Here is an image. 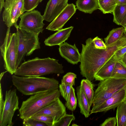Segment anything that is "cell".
<instances>
[{
    "label": "cell",
    "instance_id": "277c9868",
    "mask_svg": "<svg viewBox=\"0 0 126 126\" xmlns=\"http://www.w3.org/2000/svg\"><path fill=\"white\" fill-rule=\"evenodd\" d=\"M18 41L16 33H12L8 28L4 42L0 47L4 68L11 75L16 72L17 66Z\"/></svg>",
    "mask_w": 126,
    "mask_h": 126
},
{
    "label": "cell",
    "instance_id": "7c38bea8",
    "mask_svg": "<svg viewBox=\"0 0 126 126\" xmlns=\"http://www.w3.org/2000/svg\"><path fill=\"white\" fill-rule=\"evenodd\" d=\"M77 8L73 3L68 4L65 8L46 27L52 31H58L63 26L76 12Z\"/></svg>",
    "mask_w": 126,
    "mask_h": 126
},
{
    "label": "cell",
    "instance_id": "4dcf8cb0",
    "mask_svg": "<svg viewBox=\"0 0 126 126\" xmlns=\"http://www.w3.org/2000/svg\"><path fill=\"white\" fill-rule=\"evenodd\" d=\"M23 125L24 126H46L45 123L37 121L31 118L23 120Z\"/></svg>",
    "mask_w": 126,
    "mask_h": 126
},
{
    "label": "cell",
    "instance_id": "e0dca14e",
    "mask_svg": "<svg viewBox=\"0 0 126 126\" xmlns=\"http://www.w3.org/2000/svg\"><path fill=\"white\" fill-rule=\"evenodd\" d=\"M77 98L80 112L86 118L88 117L90 114V107L87 98L80 85L76 88Z\"/></svg>",
    "mask_w": 126,
    "mask_h": 126
},
{
    "label": "cell",
    "instance_id": "52a82bcc",
    "mask_svg": "<svg viewBox=\"0 0 126 126\" xmlns=\"http://www.w3.org/2000/svg\"><path fill=\"white\" fill-rule=\"evenodd\" d=\"M2 17L4 24L8 28L13 26L18 28L17 21L25 11L24 0H5Z\"/></svg>",
    "mask_w": 126,
    "mask_h": 126
},
{
    "label": "cell",
    "instance_id": "d6a6232c",
    "mask_svg": "<svg viewBox=\"0 0 126 126\" xmlns=\"http://www.w3.org/2000/svg\"><path fill=\"white\" fill-rule=\"evenodd\" d=\"M117 124V120L116 117H111L106 119L100 126H115Z\"/></svg>",
    "mask_w": 126,
    "mask_h": 126
},
{
    "label": "cell",
    "instance_id": "4fadbf2b",
    "mask_svg": "<svg viewBox=\"0 0 126 126\" xmlns=\"http://www.w3.org/2000/svg\"><path fill=\"white\" fill-rule=\"evenodd\" d=\"M68 0H49L43 16L48 22L53 20L68 4Z\"/></svg>",
    "mask_w": 126,
    "mask_h": 126
},
{
    "label": "cell",
    "instance_id": "83f0119b",
    "mask_svg": "<svg viewBox=\"0 0 126 126\" xmlns=\"http://www.w3.org/2000/svg\"><path fill=\"white\" fill-rule=\"evenodd\" d=\"M72 86L70 85L62 83L59 85V88L60 94L66 101L68 100Z\"/></svg>",
    "mask_w": 126,
    "mask_h": 126
},
{
    "label": "cell",
    "instance_id": "5b68a950",
    "mask_svg": "<svg viewBox=\"0 0 126 126\" xmlns=\"http://www.w3.org/2000/svg\"><path fill=\"white\" fill-rule=\"evenodd\" d=\"M94 92L92 108L101 104L114 94L126 86V79L110 77L100 81Z\"/></svg>",
    "mask_w": 126,
    "mask_h": 126
},
{
    "label": "cell",
    "instance_id": "ffe728a7",
    "mask_svg": "<svg viewBox=\"0 0 126 126\" xmlns=\"http://www.w3.org/2000/svg\"><path fill=\"white\" fill-rule=\"evenodd\" d=\"M124 28L123 27L113 29L109 32L107 36L104 39L106 46L115 43L124 35Z\"/></svg>",
    "mask_w": 126,
    "mask_h": 126
},
{
    "label": "cell",
    "instance_id": "f35d334b",
    "mask_svg": "<svg viewBox=\"0 0 126 126\" xmlns=\"http://www.w3.org/2000/svg\"><path fill=\"white\" fill-rule=\"evenodd\" d=\"M7 71H5V72H3L2 73H1L0 74V81H1V80L2 78V77L3 76V75H4V74L6 73V72H7Z\"/></svg>",
    "mask_w": 126,
    "mask_h": 126
},
{
    "label": "cell",
    "instance_id": "e575fe53",
    "mask_svg": "<svg viewBox=\"0 0 126 126\" xmlns=\"http://www.w3.org/2000/svg\"><path fill=\"white\" fill-rule=\"evenodd\" d=\"M126 65V52L120 60Z\"/></svg>",
    "mask_w": 126,
    "mask_h": 126
},
{
    "label": "cell",
    "instance_id": "f1b7e54d",
    "mask_svg": "<svg viewBox=\"0 0 126 126\" xmlns=\"http://www.w3.org/2000/svg\"><path fill=\"white\" fill-rule=\"evenodd\" d=\"M43 0H24V8L25 11H32Z\"/></svg>",
    "mask_w": 126,
    "mask_h": 126
},
{
    "label": "cell",
    "instance_id": "8fae6325",
    "mask_svg": "<svg viewBox=\"0 0 126 126\" xmlns=\"http://www.w3.org/2000/svg\"><path fill=\"white\" fill-rule=\"evenodd\" d=\"M66 113V107L58 98L49 104L34 115H44L50 116L53 118L54 124Z\"/></svg>",
    "mask_w": 126,
    "mask_h": 126
},
{
    "label": "cell",
    "instance_id": "6da1fadb",
    "mask_svg": "<svg viewBox=\"0 0 126 126\" xmlns=\"http://www.w3.org/2000/svg\"><path fill=\"white\" fill-rule=\"evenodd\" d=\"M58 61L49 57L43 59L36 57L22 63L14 74L22 77H30L63 73V67Z\"/></svg>",
    "mask_w": 126,
    "mask_h": 126
},
{
    "label": "cell",
    "instance_id": "603a6c76",
    "mask_svg": "<svg viewBox=\"0 0 126 126\" xmlns=\"http://www.w3.org/2000/svg\"><path fill=\"white\" fill-rule=\"evenodd\" d=\"M110 77L126 79V65L120 60L116 62Z\"/></svg>",
    "mask_w": 126,
    "mask_h": 126
},
{
    "label": "cell",
    "instance_id": "cb8c5ba5",
    "mask_svg": "<svg viewBox=\"0 0 126 126\" xmlns=\"http://www.w3.org/2000/svg\"><path fill=\"white\" fill-rule=\"evenodd\" d=\"M99 9L104 14L112 13L117 4L116 0L98 1Z\"/></svg>",
    "mask_w": 126,
    "mask_h": 126
},
{
    "label": "cell",
    "instance_id": "9c48e42d",
    "mask_svg": "<svg viewBox=\"0 0 126 126\" xmlns=\"http://www.w3.org/2000/svg\"><path fill=\"white\" fill-rule=\"evenodd\" d=\"M18 98L16 89H10L5 93V105L0 117V126H12L13 117L16 111L19 110Z\"/></svg>",
    "mask_w": 126,
    "mask_h": 126
},
{
    "label": "cell",
    "instance_id": "b9f144b4",
    "mask_svg": "<svg viewBox=\"0 0 126 126\" xmlns=\"http://www.w3.org/2000/svg\"><path fill=\"white\" fill-rule=\"evenodd\" d=\"M98 0V1H99V0Z\"/></svg>",
    "mask_w": 126,
    "mask_h": 126
},
{
    "label": "cell",
    "instance_id": "1f68e13d",
    "mask_svg": "<svg viewBox=\"0 0 126 126\" xmlns=\"http://www.w3.org/2000/svg\"><path fill=\"white\" fill-rule=\"evenodd\" d=\"M95 47L100 49H105L107 46L105 43L101 38L96 36L93 39Z\"/></svg>",
    "mask_w": 126,
    "mask_h": 126
},
{
    "label": "cell",
    "instance_id": "30bf717a",
    "mask_svg": "<svg viewBox=\"0 0 126 126\" xmlns=\"http://www.w3.org/2000/svg\"><path fill=\"white\" fill-rule=\"evenodd\" d=\"M126 99V86L117 91L101 104L92 108L90 114L105 111L117 107Z\"/></svg>",
    "mask_w": 126,
    "mask_h": 126
},
{
    "label": "cell",
    "instance_id": "8992f818",
    "mask_svg": "<svg viewBox=\"0 0 126 126\" xmlns=\"http://www.w3.org/2000/svg\"><path fill=\"white\" fill-rule=\"evenodd\" d=\"M18 44L17 66L18 67L25 56L32 54L40 49L39 35L27 32L18 28L16 29Z\"/></svg>",
    "mask_w": 126,
    "mask_h": 126
},
{
    "label": "cell",
    "instance_id": "60d3db41",
    "mask_svg": "<svg viewBox=\"0 0 126 126\" xmlns=\"http://www.w3.org/2000/svg\"></svg>",
    "mask_w": 126,
    "mask_h": 126
},
{
    "label": "cell",
    "instance_id": "f546056e",
    "mask_svg": "<svg viewBox=\"0 0 126 126\" xmlns=\"http://www.w3.org/2000/svg\"><path fill=\"white\" fill-rule=\"evenodd\" d=\"M76 78L77 75L75 73L68 72L63 76L61 80V83L73 86L75 84V79Z\"/></svg>",
    "mask_w": 126,
    "mask_h": 126
},
{
    "label": "cell",
    "instance_id": "3957f363",
    "mask_svg": "<svg viewBox=\"0 0 126 126\" xmlns=\"http://www.w3.org/2000/svg\"><path fill=\"white\" fill-rule=\"evenodd\" d=\"M60 94L57 89L31 96L22 102L19 110L20 118L22 120L30 118L49 104L59 98Z\"/></svg>",
    "mask_w": 126,
    "mask_h": 126
},
{
    "label": "cell",
    "instance_id": "7402d4cb",
    "mask_svg": "<svg viewBox=\"0 0 126 126\" xmlns=\"http://www.w3.org/2000/svg\"><path fill=\"white\" fill-rule=\"evenodd\" d=\"M116 117L117 126H126V100L117 107Z\"/></svg>",
    "mask_w": 126,
    "mask_h": 126
},
{
    "label": "cell",
    "instance_id": "ba28073f",
    "mask_svg": "<svg viewBox=\"0 0 126 126\" xmlns=\"http://www.w3.org/2000/svg\"><path fill=\"white\" fill-rule=\"evenodd\" d=\"M19 18V28L35 34L39 35L42 32L45 25L43 22L44 20L43 16L38 10L26 12Z\"/></svg>",
    "mask_w": 126,
    "mask_h": 126
},
{
    "label": "cell",
    "instance_id": "d590c367",
    "mask_svg": "<svg viewBox=\"0 0 126 126\" xmlns=\"http://www.w3.org/2000/svg\"><path fill=\"white\" fill-rule=\"evenodd\" d=\"M117 4H126V0H116Z\"/></svg>",
    "mask_w": 126,
    "mask_h": 126
},
{
    "label": "cell",
    "instance_id": "484cf974",
    "mask_svg": "<svg viewBox=\"0 0 126 126\" xmlns=\"http://www.w3.org/2000/svg\"><path fill=\"white\" fill-rule=\"evenodd\" d=\"M75 119V117L73 114L66 113L55 123L53 126H69L71 122L74 121Z\"/></svg>",
    "mask_w": 126,
    "mask_h": 126
},
{
    "label": "cell",
    "instance_id": "9a60e30c",
    "mask_svg": "<svg viewBox=\"0 0 126 126\" xmlns=\"http://www.w3.org/2000/svg\"><path fill=\"white\" fill-rule=\"evenodd\" d=\"M73 28L71 26L58 31L45 40V44L49 46L59 45L68 39Z\"/></svg>",
    "mask_w": 126,
    "mask_h": 126
},
{
    "label": "cell",
    "instance_id": "44dd1931",
    "mask_svg": "<svg viewBox=\"0 0 126 126\" xmlns=\"http://www.w3.org/2000/svg\"><path fill=\"white\" fill-rule=\"evenodd\" d=\"M113 22L120 25L126 17V4L117 5L112 13Z\"/></svg>",
    "mask_w": 126,
    "mask_h": 126
},
{
    "label": "cell",
    "instance_id": "7a4b0ae2",
    "mask_svg": "<svg viewBox=\"0 0 126 126\" xmlns=\"http://www.w3.org/2000/svg\"><path fill=\"white\" fill-rule=\"evenodd\" d=\"M12 81L17 90L24 95H33L58 89V81L53 78L41 76H12Z\"/></svg>",
    "mask_w": 126,
    "mask_h": 126
},
{
    "label": "cell",
    "instance_id": "836d02e7",
    "mask_svg": "<svg viewBox=\"0 0 126 126\" xmlns=\"http://www.w3.org/2000/svg\"><path fill=\"white\" fill-rule=\"evenodd\" d=\"M0 117L2 114L5 105V100L3 98V94L2 89L1 87V83H0Z\"/></svg>",
    "mask_w": 126,
    "mask_h": 126
},
{
    "label": "cell",
    "instance_id": "4316f807",
    "mask_svg": "<svg viewBox=\"0 0 126 126\" xmlns=\"http://www.w3.org/2000/svg\"><path fill=\"white\" fill-rule=\"evenodd\" d=\"M30 118L44 123L48 126H53L54 125V122L53 118L49 116L44 115H34Z\"/></svg>",
    "mask_w": 126,
    "mask_h": 126
},
{
    "label": "cell",
    "instance_id": "ab89813d",
    "mask_svg": "<svg viewBox=\"0 0 126 126\" xmlns=\"http://www.w3.org/2000/svg\"><path fill=\"white\" fill-rule=\"evenodd\" d=\"M124 28V34L126 35V26Z\"/></svg>",
    "mask_w": 126,
    "mask_h": 126
},
{
    "label": "cell",
    "instance_id": "2e32d148",
    "mask_svg": "<svg viewBox=\"0 0 126 126\" xmlns=\"http://www.w3.org/2000/svg\"><path fill=\"white\" fill-rule=\"evenodd\" d=\"M118 60L114 55L101 67L95 75V79L101 81L110 77Z\"/></svg>",
    "mask_w": 126,
    "mask_h": 126
},
{
    "label": "cell",
    "instance_id": "8d00e7d4",
    "mask_svg": "<svg viewBox=\"0 0 126 126\" xmlns=\"http://www.w3.org/2000/svg\"><path fill=\"white\" fill-rule=\"evenodd\" d=\"M0 12L1 13L2 9L4 7L5 3L4 0H0Z\"/></svg>",
    "mask_w": 126,
    "mask_h": 126
},
{
    "label": "cell",
    "instance_id": "74e56055",
    "mask_svg": "<svg viewBox=\"0 0 126 126\" xmlns=\"http://www.w3.org/2000/svg\"><path fill=\"white\" fill-rule=\"evenodd\" d=\"M124 27L126 26V17L121 24Z\"/></svg>",
    "mask_w": 126,
    "mask_h": 126
},
{
    "label": "cell",
    "instance_id": "d4e9b609",
    "mask_svg": "<svg viewBox=\"0 0 126 126\" xmlns=\"http://www.w3.org/2000/svg\"><path fill=\"white\" fill-rule=\"evenodd\" d=\"M77 104V100L75 93L74 89L72 86L68 100L66 101L65 106L68 110L73 111L76 109Z\"/></svg>",
    "mask_w": 126,
    "mask_h": 126
},
{
    "label": "cell",
    "instance_id": "5bb4252c",
    "mask_svg": "<svg viewBox=\"0 0 126 126\" xmlns=\"http://www.w3.org/2000/svg\"><path fill=\"white\" fill-rule=\"evenodd\" d=\"M59 46L60 55L68 62L73 64L80 62L81 54L75 44L72 45L64 42Z\"/></svg>",
    "mask_w": 126,
    "mask_h": 126
},
{
    "label": "cell",
    "instance_id": "ac0fdd59",
    "mask_svg": "<svg viewBox=\"0 0 126 126\" xmlns=\"http://www.w3.org/2000/svg\"><path fill=\"white\" fill-rule=\"evenodd\" d=\"M76 4L77 9L85 13L91 14L99 8L98 0H77Z\"/></svg>",
    "mask_w": 126,
    "mask_h": 126
},
{
    "label": "cell",
    "instance_id": "d6986e66",
    "mask_svg": "<svg viewBox=\"0 0 126 126\" xmlns=\"http://www.w3.org/2000/svg\"><path fill=\"white\" fill-rule=\"evenodd\" d=\"M94 84L91 81L86 79L81 80L80 86L86 96L90 106L92 105L94 95Z\"/></svg>",
    "mask_w": 126,
    "mask_h": 126
}]
</instances>
